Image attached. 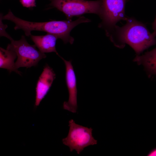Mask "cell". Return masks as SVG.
Wrapping results in <instances>:
<instances>
[{
    "mask_svg": "<svg viewBox=\"0 0 156 156\" xmlns=\"http://www.w3.org/2000/svg\"><path fill=\"white\" fill-rule=\"evenodd\" d=\"M2 20H10L15 24V30L21 29L25 35L30 36L33 31L46 32L55 35L58 38L62 39L64 43L72 44L74 38L70 35L71 30L77 25L89 22V19L82 16L74 21H52L43 22H35L26 21L15 16L9 10L8 13L2 17Z\"/></svg>",
    "mask_w": 156,
    "mask_h": 156,
    "instance_id": "cell-1",
    "label": "cell"
},
{
    "mask_svg": "<svg viewBox=\"0 0 156 156\" xmlns=\"http://www.w3.org/2000/svg\"><path fill=\"white\" fill-rule=\"evenodd\" d=\"M121 27L116 26L111 31H116L118 39L130 46L138 54L156 44V38L142 23L127 18Z\"/></svg>",
    "mask_w": 156,
    "mask_h": 156,
    "instance_id": "cell-2",
    "label": "cell"
},
{
    "mask_svg": "<svg viewBox=\"0 0 156 156\" xmlns=\"http://www.w3.org/2000/svg\"><path fill=\"white\" fill-rule=\"evenodd\" d=\"M10 40L11 43L6 49L13 50L16 53L17 59L15 65L17 69L35 66L41 60L46 57L44 53L36 49L35 44H29L23 36L19 40H14L12 38Z\"/></svg>",
    "mask_w": 156,
    "mask_h": 156,
    "instance_id": "cell-3",
    "label": "cell"
},
{
    "mask_svg": "<svg viewBox=\"0 0 156 156\" xmlns=\"http://www.w3.org/2000/svg\"><path fill=\"white\" fill-rule=\"evenodd\" d=\"M69 129L67 136L62 140L71 152L75 150L79 154L85 147L97 144L92 135V129L76 123L73 119L69 121Z\"/></svg>",
    "mask_w": 156,
    "mask_h": 156,
    "instance_id": "cell-4",
    "label": "cell"
},
{
    "mask_svg": "<svg viewBox=\"0 0 156 156\" xmlns=\"http://www.w3.org/2000/svg\"><path fill=\"white\" fill-rule=\"evenodd\" d=\"M51 5L63 12L68 18L86 13L100 15V0H51Z\"/></svg>",
    "mask_w": 156,
    "mask_h": 156,
    "instance_id": "cell-5",
    "label": "cell"
},
{
    "mask_svg": "<svg viewBox=\"0 0 156 156\" xmlns=\"http://www.w3.org/2000/svg\"><path fill=\"white\" fill-rule=\"evenodd\" d=\"M101 10L100 16L102 19L101 26L112 30L116 23L121 20H126L125 8L126 0H100Z\"/></svg>",
    "mask_w": 156,
    "mask_h": 156,
    "instance_id": "cell-6",
    "label": "cell"
},
{
    "mask_svg": "<svg viewBox=\"0 0 156 156\" xmlns=\"http://www.w3.org/2000/svg\"><path fill=\"white\" fill-rule=\"evenodd\" d=\"M63 60L66 67V80L69 93L67 101L63 104L64 109L73 113L77 112V109L76 78L71 61H68L60 56Z\"/></svg>",
    "mask_w": 156,
    "mask_h": 156,
    "instance_id": "cell-7",
    "label": "cell"
},
{
    "mask_svg": "<svg viewBox=\"0 0 156 156\" xmlns=\"http://www.w3.org/2000/svg\"><path fill=\"white\" fill-rule=\"evenodd\" d=\"M55 78V74L53 69L48 65H46L44 67L36 84L35 106H38L46 95Z\"/></svg>",
    "mask_w": 156,
    "mask_h": 156,
    "instance_id": "cell-8",
    "label": "cell"
},
{
    "mask_svg": "<svg viewBox=\"0 0 156 156\" xmlns=\"http://www.w3.org/2000/svg\"><path fill=\"white\" fill-rule=\"evenodd\" d=\"M31 40L35 45L42 53L54 52L59 56L60 55L56 51L55 45L57 40L58 38L55 35L47 33L43 36H30Z\"/></svg>",
    "mask_w": 156,
    "mask_h": 156,
    "instance_id": "cell-9",
    "label": "cell"
},
{
    "mask_svg": "<svg viewBox=\"0 0 156 156\" xmlns=\"http://www.w3.org/2000/svg\"><path fill=\"white\" fill-rule=\"evenodd\" d=\"M17 57L16 53L13 51L6 49L0 48V68L7 69L11 72L14 71L21 75L15 66L14 61Z\"/></svg>",
    "mask_w": 156,
    "mask_h": 156,
    "instance_id": "cell-10",
    "label": "cell"
},
{
    "mask_svg": "<svg viewBox=\"0 0 156 156\" xmlns=\"http://www.w3.org/2000/svg\"><path fill=\"white\" fill-rule=\"evenodd\" d=\"M135 60L143 65L151 73L156 74V48L141 56L136 57Z\"/></svg>",
    "mask_w": 156,
    "mask_h": 156,
    "instance_id": "cell-11",
    "label": "cell"
},
{
    "mask_svg": "<svg viewBox=\"0 0 156 156\" xmlns=\"http://www.w3.org/2000/svg\"><path fill=\"white\" fill-rule=\"evenodd\" d=\"M2 15L0 17V36H5L9 39L10 40L12 38L6 33L5 29L7 27L6 25H4L2 23Z\"/></svg>",
    "mask_w": 156,
    "mask_h": 156,
    "instance_id": "cell-12",
    "label": "cell"
},
{
    "mask_svg": "<svg viewBox=\"0 0 156 156\" xmlns=\"http://www.w3.org/2000/svg\"><path fill=\"white\" fill-rule=\"evenodd\" d=\"M24 7L30 8L36 6V0H19Z\"/></svg>",
    "mask_w": 156,
    "mask_h": 156,
    "instance_id": "cell-13",
    "label": "cell"
},
{
    "mask_svg": "<svg viewBox=\"0 0 156 156\" xmlns=\"http://www.w3.org/2000/svg\"><path fill=\"white\" fill-rule=\"evenodd\" d=\"M152 27L153 30V33L156 37V16L154 21L153 23Z\"/></svg>",
    "mask_w": 156,
    "mask_h": 156,
    "instance_id": "cell-14",
    "label": "cell"
},
{
    "mask_svg": "<svg viewBox=\"0 0 156 156\" xmlns=\"http://www.w3.org/2000/svg\"><path fill=\"white\" fill-rule=\"evenodd\" d=\"M148 156H156V148L151 151L147 155Z\"/></svg>",
    "mask_w": 156,
    "mask_h": 156,
    "instance_id": "cell-15",
    "label": "cell"
}]
</instances>
